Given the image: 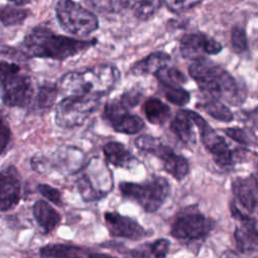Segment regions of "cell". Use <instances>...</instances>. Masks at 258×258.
I'll return each instance as SVG.
<instances>
[{"label": "cell", "mask_w": 258, "mask_h": 258, "mask_svg": "<svg viewBox=\"0 0 258 258\" xmlns=\"http://www.w3.org/2000/svg\"><path fill=\"white\" fill-rule=\"evenodd\" d=\"M145 249L146 257H164L169 250V242L166 239L156 240L154 243L147 245Z\"/></svg>", "instance_id": "cell-33"}, {"label": "cell", "mask_w": 258, "mask_h": 258, "mask_svg": "<svg viewBox=\"0 0 258 258\" xmlns=\"http://www.w3.org/2000/svg\"><path fill=\"white\" fill-rule=\"evenodd\" d=\"M78 188L87 202L103 198L111 191L112 173L103 160L95 158L86 165L78 180Z\"/></svg>", "instance_id": "cell-8"}, {"label": "cell", "mask_w": 258, "mask_h": 258, "mask_svg": "<svg viewBox=\"0 0 258 258\" xmlns=\"http://www.w3.org/2000/svg\"><path fill=\"white\" fill-rule=\"evenodd\" d=\"M231 42L233 49L237 53H243L248 50V41L245 30L240 26H235L231 32Z\"/></svg>", "instance_id": "cell-32"}, {"label": "cell", "mask_w": 258, "mask_h": 258, "mask_svg": "<svg viewBox=\"0 0 258 258\" xmlns=\"http://www.w3.org/2000/svg\"><path fill=\"white\" fill-rule=\"evenodd\" d=\"M232 190L247 212L253 213L258 210V180L253 175L238 177L232 182Z\"/></svg>", "instance_id": "cell-15"}, {"label": "cell", "mask_w": 258, "mask_h": 258, "mask_svg": "<svg viewBox=\"0 0 258 258\" xmlns=\"http://www.w3.org/2000/svg\"><path fill=\"white\" fill-rule=\"evenodd\" d=\"M0 88L2 101L8 107H25L33 95L29 77L17 63L6 60L0 61Z\"/></svg>", "instance_id": "cell-4"}, {"label": "cell", "mask_w": 258, "mask_h": 258, "mask_svg": "<svg viewBox=\"0 0 258 258\" xmlns=\"http://www.w3.org/2000/svg\"><path fill=\"white\" fill-rule=\"evenodd\" d=\"M103 151L106 159L116 167L129 169L137 163L136 158L122 143L109 142L103 147Z\"/></svg>", "instance_id": "cell-17"}, {"label": "cell", "mask_w": 258, "mask_h": 258, "mask_svg": "<svg viewBox=\"0 0 258 258\" xmlns=\"http://www.w3.org/2000/svg\"><path fill=\"white\" fill-rule=\"evenodd\" d=\"M32 212L35 221L46 234L54 230L60 222L59 214L44 201H37L33 206Z\"/></svg>", "instance_id": "cell-19"}, {"label": "cell", "mask_w": 258, "mask_h": 258, "mask_svg": "<svg viewBox=\"0 0 258 258\" xmlns=\"http://www.w3.org/2000/svg\"><path fill=\"white\" fill-rule=\"evenodd\" d=\"M85 164L82 150L74 146H61L48 154L34 155L30 165L38 173L50 174L56 172L61 175L74 174Z\"/></svg>", "instance_id": "cell-5"}, {"label": "cell", "mask_w": 258, "mask_h": 258, "mask_svg": "<svg viewBox=\"0 0 258 258\" xmlns=\"http://www.w3.org/2000/svg\"><path fill=\"white\" fill-rule=\"evenodd\" d=\"M141 100V93L137 90H130L126 93H124L121 96V103L126 107V108H132L138 105V103Z\"/></svg>", "instance_id": "cell-39"}, {"label": "cell", "mask_w": 258, "mask_h": 258, "mask_svg": "<svg viewBox=\"0 0 258 258\" xmlns=\"http://www.w3.org/2000/svg\"><path fill=\"white\" fill-rule=\"evenodd\" d=\"M11 137L10 128L4 119L3 116L0 115V154L5 150L7 147Z\"/></svg>", "instance_id": "cell-38"}, {"label": "cell", "mask_w": 258, "mask_h": 258, "mask_svg": "<svg viewBox=\"0 0 258 258\" xmlns=\"http://www.w3.org/2000/svg\"><path fill=\"white\" fill-rule=\"evenodd\" d=\"M164 96L170 103L183 106L189 101V94L179 86H163Z\"/></svg>", "instance_id": "cell-31"}, {"label": "cell", "mask_w": 258, "mask_h": 258, "mask_svg": "<svg viewBox=\"0 0 258 258\" xmlns=\"http://www.w3.org/2000/svg\"><path fill=\"white\" fill-rule=\"evenodd\" d=\"M162 0H140L134 7V14L140 20H148L161 7Z\"/></svg>", "instance_id": "cell-29"}, {"label": "cell", "mask_w": 258, "mask_h": 258, "mask_svg": "<svg viewBox=\"0 0 258 258\" xmlns=\"http://www.w3.org/2000/svg\"><path fill=\"white\" fill-rule=\"evenodd\" d=\"M104 218L109 233L114 237L140 240L148 235L140 224L129 217H124L116 212H107Z\"/></svg>", "instance_id": "cell-14"}, {"label": "cell", "mask_w": 258, "mask_h": 258, "mask_svg": "<svg viewBox=\"0 0 258 258\" xmlns=\"http://www.w3.org/2000/svg\"><path fill=\"white\" fill-rule=\"evenodd\" d=\"M9 1L15 3L16 5H20V4H23L24 2H26V0H9Z\"/></svg>", "instance_id": "cell-40"}, {"label": "cell", "mask_w": 258, "mask_h": 258, "mask_svg": "<svg viewBox=\"0 0 258 258\" xmlns=\"http://www.w3.org/2000/svg\"><path fill=\"white\" fill-rule=\"evenodd\" d=\"M20 199V181L13 168L0 170V211L14 208Z\"/></svg>", "instance_id": "cell-16"}, {"label": "cell", "mask_w": 258, "mask_h": 258, "mask_svg": "<svg viewBox=\"0 0 258 258\" xmlns=\"http://www.w3.org/2000/svg\"><path fill=\"white\" fill-rule=\"evenodd\" d=\"M119 78V71L114 66L98 64L84 71L66 74L59 81L58 93L63 97L88 96L100 98L115 87Z\"/></svg>", "instance_id": "cell-1"}, {"label": "cell", "mask_w": 258, "mask_h": 258, "mask_svg": "<svg viewBox=\"0 0 258 258\" xmlns=\"http://www.w3.org/2000/svg\"><path fill=\"white\" fill-rule=\"evenodd\" d=\"M203 0H164L167 8L174 12L180 13L189 10L200 4Z\"/></svg>", "instance_id": "cell-34"}, {"label": "cell", "mask_w": 258, "mask_h": 258, "mask_svg": "<svg viewBox=\"0 0 258 258\" xmlns=\"http://www.w3.org/2000/svg\"><path fill=\"white\" fill-rule=\"evenodd\" d=\"M194 125L188 110H180L176 113L173 120L170 123V129L174 135L184 144L195 142Z\"/></svg>", "instance_id": "cell-20"}, {"label": "cell", "mask_w": 258, "mask_h": 258, "mask_svg": "<svg viewBox=\"0 0 258 258\" xmlns=\"http://www.w3.org/2000/svg\"><path fill=\"white\" fill-rule=\"evenodd\" d=\"M170 56L162 51L152 52L145 58L136 62L132 68V73L136 76L155 74L160 69L168 66Z\"/></svg>", "instance_id": "cell-21"}, {"label": "cell", "mask_w": 258, "mask_h": 258, "mask_svg": "<svg viewBox=\"0 0 258 258\" xmlns=\"http://www.w3.org/2000/svg\"><path fill=\"white\" fill-rule=\"evenodd\" d=\"M55 14L60 26L76 36H87L99 27L97 16L73 0H58Z\"/></svg>", "instance_id": "cell-7"}, {"label": "cell", "mask_w": 258, "mask_h": 258, "mask_svg": "<svg viewBox=\"0 0 258 258\" xmlns=\"http://www.w3.org/2000/svg\"><path fill=\"white\" fill-rule=\"evenodd\" d=\"M37 189L49 202H51V203H53L57 206H60L62 204L60 192L56 188H54V187H52L48 184H42L41 183L37 186Z\"/></svg>", "instance_id": "cell-36"}, {"label": "cell", "mask_w": 258, "mask_h": 258, "mask_svg": "<svg viewBox=\"0 0 258 258\" xmlns=\"http://www.w3.org/2000/svg\"><path fill=\"white\" fill-rule=\"evenodd\" d=\"M180 52L183 57L198 59L205 54H217L222 50L220 42L202 33L185 34L179 44Z\"/></svg>", "instance_id": "cell-13"}, {"label": "cell", "mask_w": 258, "mask_h": 258, "mask_svg": "<svg viewBox=\"0 0 258 258\" xmlns=\"http://www.w3.org/2000/svg\"><path fill=\"white\" fill-rule=\"evenodd\" d=\"M91 5L98 11L116 12L122 7V0H91Z\"/></svg>", "instance_id": "cell-35"}, {"label": "cell", "mask_w": 258, "mask_h": 258, "mask_svg": "<svg viewBox=\"0 0 258 258\" xmlns=\"http://www.w3.org/2000/svg\"><path fill=\"white\" fill-rule=\"evenodd\" d=\"M161 160L165 171L177 180L183 179L189 171L187 160L180 155H176L173 150L169 151Z\"/></svg>", "instance_id": "cell-23"}, {"label": "cell", "mask_w": 258, "mask_h": 258, "mask_svg": "<svg viewBox=\"0 0 258 258\" xmlns=\"http://www.w3.org/2000/svg\"><path fill=\"white\" fill-rule=\"evenodd\" d=\"M119 188L125 198L137 202L149 213L157 211L169 194V184L161 176H154L144 183L121 182Z\"/></svg>", "instance_id": "cell-6"}, {"label": "cell", "mask_w": 258, "mask_h": 258, "mask_svg": "<svg viewBox=\"0 0 258 258\" xmlns=\"http://www.w3.org/2000/svg\"><path fill=\"white\" fill-rule=\"evenodd\" d=\"M82 249L66 244H49L40 249L42 257H77L84 256Z\"/></svg>", "instance_id": "cell-25"}, {"label": "cell", "mask_w": 258, "mask_h": 258, "mask_svg": "<svg viewBox=\"0 0 258 258\" xmlns=\"http://www.w3.org/2000/svg\"><path fill=\"white\" fill-rule=\"evenodd\" d=\"M226 135H228L231 139L235 140L236 142L244 145L250 144V138L245 130L239 127H232V128H227L225 129Z\"/></svg>", "instance_id": "cell-37"}, {"label": "cell", "mask_w": 258, "mask_h": 258, "mask_svg": "<svg viewBox=\"0 0 258 258\" xmlns=\"http://www.w3.org/2000/svg\"><path fill=\"white\" fill-rule=\"evenodd\" d=\"M105 116L115 131L124 134H136L144 127L143 120L128 112L121 101H112L105 107Z\"/></svg>", "instance_id": "cell-12"}, {"label": "cell", "mask_w": 258, "mask_h": 258, "mask_svg": "<svg viewBox=\"0 0 258 258\" xmlns=\"http://www.w3.org/2000/svg\"><path fill=\"white\" fill-rule=\"evenodd\" d=\"M188 73L200 89L210 94L212 98L233 105H238L245 99L244 91L236 80L222 67L204 57L194 59L188 67Z\"/></svg>", "instance_id": "cell-2"}, {"label": "cell", "mask_w": 258, "mask_h": 258, "mask_svg": "<svg viewBox=\"0 0 258 258\" xmlns=\"http://www.w3.org/2000/svg\"><path fill=\"white\" fill-rule=\"evenodd\" d=\"M57 94H58V88L55 86L43 85L42 87H40L37 92L36 100H35V104L37 108L41 110L49 109L53 105Z\"/></svg>", "instance_id": "cell-28"}, {"label": "cell", "mask_w": 258, "mask_h": 258, "mask_svg": "<svg viewBox=\"0 0 258 258\" xmlns=\"http://www.w3.org/2000/svg\"><path fill=\"white\" fill-rule=\"evenodd\" d=\"M213 226L211 219L200 213L189 212L175 219L171 227V235L180 241H196L206 237Z\"/></svg>", "instance_id": "cell-11"}, {"label": "cell", "mask_w": 258, "mask_h": 258, "mask_svg": "<svg viewBox=\"0 0 258 258\" xmlns=\"http://www.w3.org/2000/svg\"><path fill=\"white\" fill-rule=\"evenodd\" d=\"M154 75L163 86H180L186 83V77L183 73L168 66L160 69Z\"/></svg>", "instance_id": "cell-27"}, {"label": "cell", "mask_w": 258, "mask_h": 258, "mask_svg": "<svg viewBox=\"0 0 258 258\" xmlns=\"http://www.w3.org/2000/svg\"><path fill=\"white\" fill-rule=\"evenodd\" d=\"M144 113L150 123L161 125L168 120L170 108L159 99L150 98L144 104Z\"/></svg>", "instance_id": "cell-22"}, {"label": "cell", "mask_w": 258, "mask_h": 258, "mask_svg": "<svg viewBox=\"0 0 258 258\" xmlns=\"http://www.w3.org/2000/svg\"><path fill=\"white\" fill-rule=\"evenodd\" d=\"M189 116L200 130L201 139L205 147L212 153L217 165L222 168H228L234 164V156L227 142L223 137L218 135L216 131L207 123V121L198 113L188 110Z\"/></svg>", "instance_id": "cell-10"}, {"label": "cell", "mask_w": 258, "mask_h": 258, "mask_svg": "<svg viewBox=\"0 0 258 258\" xmlns=\"http://www.w3.org/2000/svg\"><path fill=\"white\" fill-rule=\"evenodd\" d=\"M135 143L140 150L151 153L159 159H161L171 149L167 145H164L158 138L149 135H142L138 137Z\"/></svg>", "instance_id": "cell-24"}, {"label": "cell", "mask_w": 258, "mask_h": 258, "mask_svg": "<svg viewBox=\"0 0 258 258\" xmlns=\"http://www.w3.org/2000/svg\"><path fill=\"white\" fill-rule=\"evenodd\" d=\"M27 11L12 6L0 7V21L6 25H16L21 23L27 16Z\"/></svg>", "instance_id": "cell-30"}, {"label": "cell", "mask_w": 258, "mask_h": 258, "mask_svg": "<svg viewBox=\"0 0 258 258\" xmlns=\"http://www.w3.org/2000/svg\"><path fill=\"white\" fill-rule=\"evenodd\" d=\"M203 108L214 119L222 122H231L234 118L231 110L216 98H212L210 101L204 103Z\"/></svg>", "instance_id": "cell-26"}, {"label": "cell", "mask_w": 258, "mask_h": 258, "mask_svg": "<svg viewBox=\"0 0 258 258\" xmlns=\"http://www.w3.org/2000/svg\"><path fill=\"white\" fill-rule=\"evenodd\" d=\"M99 99L88 96L64 97L55 107V123L67 129L82 125L97 109Z\"/></svg>", "instance_id": "cell-9"}, {"label": "cell", "mask_w": 258, "mask_h": 258, "mask_svg": "<svg viewBox=\"0 0 258 258\" xmlns=\"http://www.w3.org/2000/svg\"><path fill=\"white\" fill-rule=\"evenodd\" d=\"M235 239L237 247L242 252H252L258 250V230L255 221L241 222L235 231Z\"/></svg>", "instance_id": "cell-18"}, {"label": "cell", "mask_w": 258, "mask_h": 258, "mask_svg": "<svg viewBox=\"0 0 258 258\" xmlns=\"http://www.w3.org/2000/svg\"><path fill=\"white\" fill-rule=\"evenodd\" d=\"M92 44L93 41L56 35L45 28H35L25 36L22 49L33 57L64 59L89 48Z\"/></svg>", "instance_id": "cell-3"}]
</instances>
